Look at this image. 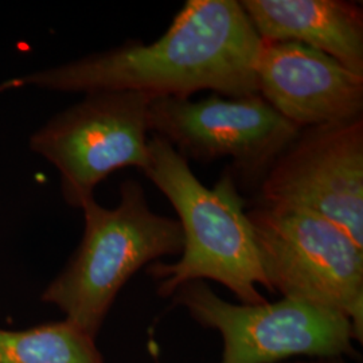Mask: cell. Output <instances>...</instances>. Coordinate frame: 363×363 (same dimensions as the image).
<instances>
[{
    "mask_svg": "<svg viewBox=\"0 0 363 363\" xmlns=\"http://www.w3.org/2000/svg\"><path fill=\"white\" fill-rule=\"evenodd\" d=\"M271 292L346 315L363 337V247L308 210L257 203L247 211Z\"/></svg>",
    "mask_w": 363,
    "mask_h": 363,
    "instance_id": "cell-4",
    "label": "cell"
},
{
    "mask_svg": "<svg viewBox=\"0 0 363 363\" xmlns=\"http://www.w3.org/2000/svg\"><path fill=\"white\" fill-rule=\"evenodd\" d=\"M257 190L259 203L316 213L363 247V117L303 128Z\"/></svg>",
    "mask_w": 363,
    "mask_h": 363,
    "instance_id": "cell-8",
    "label": "cell"
},
{
    "mask_svg": "<svg viewBox=\"0 0 363 363\" xmlns=\"http://www.w3.org/2000/svg\"><path fill=\"white\" fill-rule=\"evenodd\" d=\"M256 78L259 96L301 130L363 117V76L301 43L261 39Z\"/></svg>",
    "mask_w": 363,
    "mask_h": 363,
    "instance_id": "cell-9",
    "label": "cell"
},
{
    "mask_svg": "<svg viewBox=\"0 0 363 363\" xmlns=\"http://www.w3.org/2000/svg\"><path fill=\"white\" fill-rule=\"evenodd\" d=\"M259 39L237 0H187L151 43L124 45L0 84V93L40 88L62 93L132 91L189 99L256 94Z\"/></svg>",
    "mask_w": 363,
    "mask_h": 363,
    "instance_id": "cell-1",
    "label": "cell"
},
{
    "mask_svg": "<svg viewBox=\"0 0 363 363\" xmlns=\"http://www.w3.org/2000/svg\"><path fill=\"white\" fill-rule=\"evenodd\" d=\"M174 301L195 320L220 331L222 363H277L296 355L337 358L352 354L350 319L313 303L284 298L276 303L233 304L196 280L179 286Z\"/></svg>",
    "mask_w": 363,
    "mask_h": 363,
    "instance_id": "cell-7",
    "label": "cell"
},
{
    "mask_svg": "<svg viewBox=\"0 0 363 363\" xmlns=\"http://www.w3.org/2000/svg\"><path fill=\"white\" fill-rule=\"evenodd\" d=\"M259 39L296 42L363 76V9L346 0H242Z\"/></svg>",
    "mask_w": 363,
    "mask_h": 363,
    "instance_id": "cell-10",
    "label": "cell"
},
{
    "mask_svg": "<svg viewBox=\"0 0 363 363\" xmlns=\"http://www.w3.org/2000/svg\"><path fill=\"white\" fill-rule=\"evenodd\" d=\"M148 147L143 174L175 208L183 233L181 259L147 269L159 281V295L169 298L179 286L206 279L229 288L242 304L265 303L257 286L271 288L233 175L228 171L208 187L163 138L154 135Z\"/></svg>",
    "mask_w": 363,
    "mask_h": 363,
    "instance_id": "cell-2",
    "label": "cell"
},
{
    "mask_svg": "<svg viewBox=\"0 0 363 363\" xmlns=\"http://www.w3.org/2000/svg\"><path fill=\"white\" fill-rule=\"evenodd\" d=\"M152 99L132 91L88 93L30 136V150L58 169L69 206L81 208L117 169H147Z\"/></svg>",
    "mask_w": 363,
    "mask_h": 363,
    "instance_id": "cell-5",
    "label": "cell"
},
{
    "mask_svg": "<svg viewBox=\"0 0 363 363\" xmlns=\"http://www.w3.org/2000/svg\"><path fill=\"white\" fill-rule=\"evenodd\" d=\"M298 363H345L342 359L339 358H318L316 361H312V362H298Z\"/></svg>",
    "mask_w": 363,
    "mask_h": 363,
    "instance_id": "cell-12",
    "label": "cell"
},
{
    "mask_svg": "<svg viewBox=\"0 0 363 363\" xmlns=\"http://www.w3.org/2000/svg\"><path fill=\"white\" fill-rule=\"evenodd\" d=\"M0 363H104L94 337L69 320L22 331L0 328Z\"/></svg>",
    "mask_w": 363,
    "mask_h": 363,
    "instance_id": "cell-11",
    "label": "cell"
},
{
    "mask_svg": "<svg viewBox=\"0 0 363 363\" xmlns=\"http://www.w3.org/2000/svg\"><path fill=\"white\" fill-rule=\"evenodd\" d=\"M79 210L82 240L40 298L96 339L121 288L144 265L181 255L183 233L178 220L150 208L142 184L133 179L121 183L115 208L91 198Z\"/></svg>",
    "mask_w": 363,
    "mask_h": 363,
    "instance_id": "cell-3",
    "label": "cell"
},
{
    "mask_svg": "<svg viewBox=\"0 0 363 363\" xmlns=\"http://www.w3.org/2000/svg\"><path fill=\"white\" fill-rule=\"evenodd\" d=\"M300 130L259 93H211L199 100L156 97L150 105V132L182 157L203 163L230 159L235 182L255 189Z\"/></svg>",
    "mask_w": 363,
    "mask_h": 363,
    "instance_id": "cell-6",
    "label": "cell"
}]
</instances>
